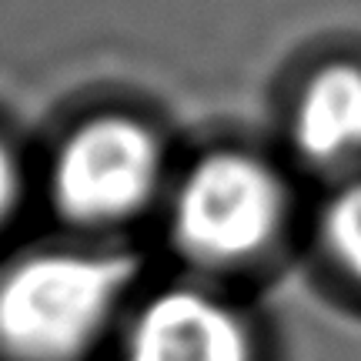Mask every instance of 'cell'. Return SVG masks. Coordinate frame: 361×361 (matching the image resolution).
<instances>
[{
    "label": "cell",
    "instance_id": "6da1fadb",
    "mask_svg": "<svg viewBox=\"0 0 361 361\" xmlns=\"http://www.w3.org/2000/svg\"><path fill=\"white\" fill-rule=\"evenodd\" d=\"M137 278V255L94 241L11 258L0 268V358L87 361L114 345Z\"/></svg>",
    "mask_w": 361,
    "mask_h": 361
},
{
    "label": "cell",
    "instance_id": "7a4b0ae2",
    "mask_svg": "<svg viewBox=\"0 0 361 361\" xmlns=\"http://www.w3.org/2000/svg\"><path fill=\"white\" fill-rule=\"evenodd\" d=\"M174 178L168 141L141 114L97 111L54 144L44 188L54 214L84 234L128 228L164 204Z\"/></svg>",
    "mask_w": 361,
    "mask_h": 361
},
{
    "label": "cell",
    "instance_id": "3957f363",
    "mask_svg": "<svg viewBox=\"0 0 361 361\" xmlns=\"http://www.w3.org/2000/svg\"><path fill=\"white\" fill-rule=\"evenodd\" d=\"M171 251L191 268L231 271L264 255L281 234V174L241 147H214L174 171L164 197Z\"/></svg>",
    "mask_w": 361,
    "mask_h": 361
},
{
    "label": "cell",
    "instance_id": "277c9868",
    "mask_svg": "<svg viewBox=\"0 0 361 361\" xmlns=\"http://www.w3.org/2000/svg\"><path fill=\"white\" fill-rule=\"evenodd\" d=\"M114 361H258V341L231 298L201 281H171L137 291Z\"/></svg>",
    "mask_w": 361,
    "mask_h": 361
},
{
    "label": "cell",
    "instance_id": "5b68a950",
    "mask_svg": "<svg viewBox=\"0 0 361 361\" xmlns=\"http://www.w3.org/2000/svg\"><path fill=\"white\" fill-rule=\"evenodd\" d=\"M291 137L314 164L361 154V67L328 64L311 74L291 111Z\"/></svg>",
    "mask_w": 361,
    "mask_h": 361
},
{
    "label": "cell",
    "instance_id": "8992f818",
    "mask_svg": "<svg viewBox=\"0 0 361 361\" xmlns=\"http://www.w3.org/2000/svg\"><path fill=\"white\" fill-rule=\"evenodd\" d=\"M322 231L338 264L361 281V180L348 184L328 204Z\"/></svg>",
    "mask_w": 361,
    "mask_h": 361
},
{
    "label": "cell",
    "instance_id": "52a82bcc",
    "mask_svg": "<svg viewBox=\"0 0 361 361\" xmlns=\"http://www.w3.org/2000/svg\"><path fill=\"white\" fill-rule=\"evenodd\" d=\"M27 194V168L7 134H0V228L20 211Z\"/></svg>",
    "mask_w": 361,
    "mask_h": 361
}]
</instances>
